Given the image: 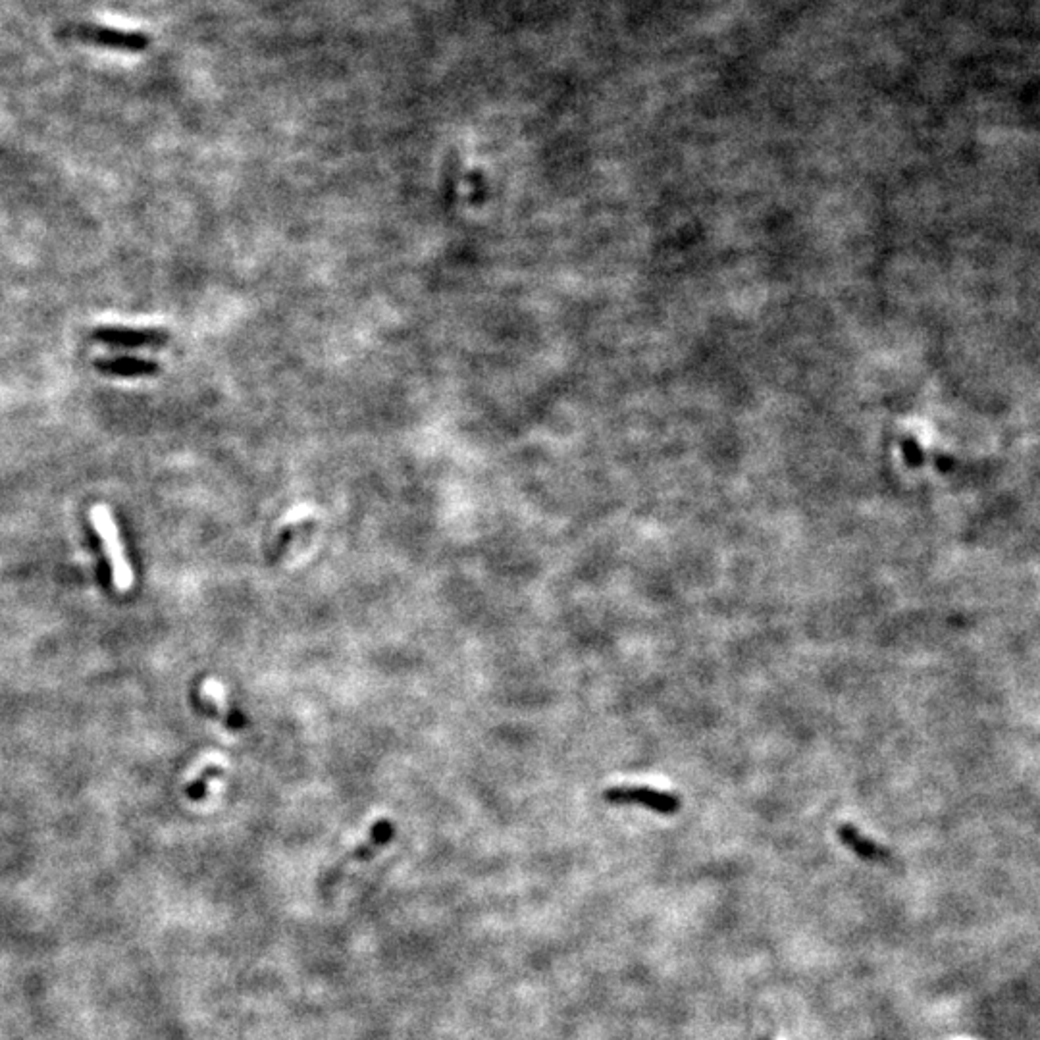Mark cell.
Returning a JSON list of instances; mask_svg holds the SVG:
<instances>
[{
    "label": "cell",
    "mask_w": 1040,
    "mask_h": 1040,
    "mask_svg": "<svg viewBox=\"0 0 1040 1040\" xmlns=\"http://www.w3.org/2000/svg\"><path fill=\"white\" fill-rule=\"evenodd\" d=\"M222 773H224V769L220 765H208L199 773V777L185 788V792L189 794V798H201L207 792L208 782L216 779V777H220Z\"/></svg>",
    "instance_id": "7"
},
{
    "label": "cell",
    "mask_w": 1040,
    "mask_h": 1040,
    "mask_svg": "<svg viewBox=\"0 0 1040 1040\" xmlns=\"http://www.w3.org/2000/svg\"><path fill=\"white\" fill-rule=\"evenodd\" d=\"M205 694H207L208 700H212L214 705H218V711H220L222 719H224L230 727H235V721L230 717L232 711H230V707L224 703V694H222L220 684H214L212 680H208L207 684H205Z\"/></svg>",
    "instance_id": "8"
},
{
    "label": "cell",
    "mask_w": 1040,
    "mask_h": 1040,
    "mask_svg": "<svg viewBox=\"0 0 1040 1040\" xmlns=\"http://www.w3.org/2000/svg\"><path fill=\"white\" fill-rule=\"evenodd\" d=\"M93 338L110 347H130V349L160 347L170 339L164 330H153V328L137 330V328H122V326L97 328Z\"/></svg>",
    "instance_id": "3"
},
{
    "label": "cell",
    "mask_w": 1040,
    "mask_h": 1040,
    "mask_svg": "<svg viewBox=\"0 0 1040 1040\" xmlns=\"http://www.w3.org/2000/svg\"><path fill=\"white\" fill-rule=\"evenodd\" d=\"M838 836H840L842 844L846 848H850L854 854H858L861 859H867V861H888L890 859V854L884 848L875 844L873 840L861 836L852 825H842L838 829Z\"/></svg>",
    "instance_id": "6"
},
{
    "label": "cell",
    "mask_w": 1040,
    "mask_h": 1040,
    "mask_svg": "<svg viewBox=\"0 0 1040 1040\" xmlns=\"http://www.w3.org/2000/svg\"><path fill=\"white\" fill-rule=\"evenodd\" d=\"M91 520L103 540L104 551L110 561L112 580H114L116 588L122 592L130 590L131 584H133V571H131L130 561L126 557L124 544L120 540V532L112 517V511L106 505H97L91 511Z\"/></svg>",
    "instance_id": "1"
},
{
    "label": "cell",
    "mask_w": 1040,
    "mask_h": 1040,
    "mask_svg": "<svg viewBox=\"0 0 1040 1040\" xmlns=\"http://www.w3.org/2000/svg\"><path fill=\"white\" fill-rule=\"evenodd\" d=\"M603 802L609 806H642L659 815H676L682 806L675 792L653 786H611L603 790Z\"/></svg>",
    "instance_id": "2"
},
{
    "label": "cell",
    "mask_w": 1040,
    "mask_h": 1040,
    "mask_svg": "<svg viewBox=\"0 0 1040 1040\" xmlns=\"http://www.w3.org/2000/svg\"><path fill=\"white\" fill-rule=\"evenodd\" d=\"M97 370L110 376L120 378H133V376H153L160 368L158 364L147 359H135V357H114V359H97Z\"/></svg>",
    "instance_id": "5"
},
{
    "label": "cell",
    "mask_w": 1040,
    "mask_h": 1040,
    "mask_svg": "<svg viewBox=\"0 0 1040 1040\" xmlns=\"http://www.w3.org/2000/svg\"><path fill=\"white\" fill-rule=\"evenodd\" d=\"M393 834H395V827H393L391 821H388V819L378 821L363 844H359L353 852H349L347 858L341 859L334 871L343 873L345 869H349V867H353L357 863H363V861L374 858L382 848H386L390 844L391 840H393Z\"/></svg>",
    "instance_id": "4"
}]
</instances>
